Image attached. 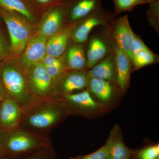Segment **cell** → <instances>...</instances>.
<instances>
[{
  "label": "cell",
  "mask_w": 159,
  "mask_h": 159,
  "mask_svg": "<svg viewBox=\"0 0 159 159\" xmlns=\"http://www.w3.org/2000/svg\"><path fill=\"white\" fill-rule=\"evenodd\" d=\"M68 115L56 100L37 99L22 110L20 126L35 133L48 135Z\"/></svg>",
  "instance_id": "cell-1"
},
{
  "label": "cell",
  "mask_w": 159,
  "mask_h": 159,
  "mask_svg": "<svg viewBox=\"0 0 159 159\" xmlns=\"http://www.w3.org/2000/svg\"><path fill=\"white\" fill-rule=\"evenodd\" d=\"M0 82L5 98L14 100L22 110L37 99L30 89L27 71L13 57L9 56L0 63Z\"/></svg>",
  "instance_id": "cell-2"
},
{
  "label": "cell",
  "mask_w": 159,
  "mask_h": 159,
  "mask_svg": "<svg viewBox=\"0 0 159 159\" xmlns=\"http://www.w3.org/2000/svg\"><path fill=\"white\" fill-rule=\"evenodd\" d=\"M0 136L5 157L16 159L53 146L48 135L39 134L20 126L10 129H0Z\"/></svg>",
  "instance_id": "cell-3"
},
{
  "label": "cell",
  "mask_w": 159,
  "mask_h": 159,
  "mask_svg": "<svg viewBox=\"0 0 159 159\" xmlns=\"http://www.w3.org/2000/svg\"><path fill=\"white\" fill-rule=\"evenodd\" d=\"M0 16L9 32L11 57L20 55L30 38L33 29L30 22L22 16L0 8Z\"/></svg>",
  "instance_id": "cell-4"
},
{
  "label": "cell",
  "mask_w": 159,
  "mask_h": 159,
  "mask_svg": "<svg viewBox=\"0 0 159 159\" xmlns=\"http://www.w3.org/2000/svg\"><path fill=\"white\" fill-rule=\"evenodd\" d=\"M27 73L30 89L35 98L55 100L53 80L47 73L42 63L40 61L33 65Z\"/></svg>",
  "instance_id": "cell-5"
},
{
  "label": "cell",
  "mask_w": 159,
  "mask_h": 159,
  "mask_svg": "<svg viewBox=\"0 0 159 159\" xmlns=\"http://www.w3.org/2000/svg\"><path fill=\"white\" fill-rule=\"evenodd\" d=\"M88 75L84 72L67 70L53 81L55 99L57 97L83 91L88 85Z\"/></svg>",
  "instance_id": "cell-6"
},
{
  "label": "cell",
  "mask_w": 159,
  "mask_h": 159,
  "mask_svg": "<svg viewBox=\"0 0 159 159\" xmlns=\"http://www.w3.org/2000/svg\"><path fill=\"white\" fill-rule=\"evenodd\" d=\"M55 100L66 110L69 115H81L99 107L88 90L57 97Z\"/></svg>",
  "instance_id": "cell-7"
},
{
  "label": "cell",
  "mask_w": 159,
  "mask_h": 159,
  "mask_svg": "<svg viewBox=\"0 0 159 159\" xmlns=\"http://www.w3.org/2000/svg\"><path fill=\"white\" fill-rule=\"evenodd\" d=\"M48 39L38 33L30 38L18 60L25 70L27 71L31 66L42 60L46 55Z\"/></svg>",
  "instance_id": "cell-8"
},
{
  "label": "cell",
  "mask_w": 159,
  "mask_h": 159,
  "mask_svg": "<svg viewBox=\"0 0 159 159\" xmlns=\"http://www.w3.org/2000/svg\"><path fill=\"white\" fill-rule=\"evenodd\" d=\"M22 110L14 100L4 98L0 102V129H10L20 126Z\"/></svg>",
  "instance_id": "cell-9"
},
{
  "label": "cell",
  "mask_w": 159,
  "mask_h": 159,
  "mask_svg": "<svg viewBox=\"0 0 159 159\" xmlns=\"http://www.w3.org/2000/svg\"><path fill=\"white\" fill-rule=\"evenodd\" d=\"M65 14L63 6L52 7L44 16L38 28V33L49 38L60 29Z\"/></svg>",
  "instance_id": "cell-10"
},
{
  "label": "cell",
  "mask_w": 159,
  "mask_h": 159,
  "mask_svg": "<svg viewBox=\"0 0 159 159\" xmlns=\"http://www.w3.org/2000/svg\"><path fill=\"white\" fill-rule=\"evenodd\" d=\"M114 33L119 47L132 60L131 48L135 34L132 30L128 16H124L115 21Z\"/></svg>",
  "instance_id": "cell-11"
},
{
  "label": "cell",
  "mask_w": 159,
  "mask_h": 159,
  "mask_svg": "<svg viewBox=\"0 0 159 159\" xmlns=\"http://www.w3.org/2000/svg\"><path fill=\"white\" fill-rule=\"evenodd\" d=\"M108 159H130L133 152L125 145L123 142L121 131L116 126L111 132L107 141Z\"/></svg>",
  "instance_id": "cell-12"
},
{
  "label": "cell",
  "mask_w": 159,
  "mask_h": 159,
  "mask_svg": "<svg viewBox=\"0 0 159 159\" xmlns=\"http://www.w3.org/2000/svg\"><path fill=\"white\" fill-rule=\"evenodd\" d=\"M107 13L99 8L89 16L75 29L73 34V38L78 43L85 42L88 38L89 34L94 27L103 23V18Z\"/></svg>",
  "instance_id": "cell-13"
},
{
  "label": "cell",
  "mask_w": 159,
  "mask_h": 159,
  "mask_svg": "<svg viewBox=\"0 0 159 159\" xmlns=\"http://www.w3.org/2000/svg\"><path fill=\"white\" fill-rule=\"evenodd\" d=\"M117 81L122 90L127 88L130 79V59L125 52L119 47L116 49Z\"/></svg>",
  "instance_id": "cell-14"
},
{
  "label": "cell",
  "mask_w": 159,
  "mask_h": 159,
  "mask_svg": "<svg viewBox=\"0 0 159 159\" xmlns=\"http://www.w3.org/2000/svg\"><path fill=\"white\" fill-rule=\"evenodd\" d=\"M70 30H60L48 39L46 46V54L58 57L63 54L67 47L70 39Z\"/></svg>",
  "instance_id": "cell-15"
},
{
  "label": "cell",
  "mask_w": 159,
  "mask_h": 159,
  "mask_svg": "<svg viewBox=\"0 0 159 159\" xmlns=\"http://www.w3.org/2000/svg\"><path fill=\"white\" fill-rule=\"evenodd\" d=\"M100 0H78L71 7L70 19L76 20L86 17L100 7Z\"/></svg>",
  "instance_id": "cell-16"
},
{
  "label": "cell",
  "mask_w": 159,
  "mask_h": 159,
  "mask_svg": "<svg viewBox=\"0 0 159 159\" xmlns=\"http://www.w3.org/2000/svg\"><path fill=\"white\" fill-rule=\"evenodd\" d=\"M88 86L91 92L102 102H108L112 98L113 89L107 80L96 77H89Z\"/></svg>",
  "instance_id": "cell-17"
},
{
  "label": "cell",
  "mask_w": 159,
  "mask_h": 159,
  "mask_svg": "<svg viewBox=\"0 0 159 159\" xmlns=\"http://www.w3.org/2000/svg\"><path fill=\"white\" fill-rule=\"evenodd\" d=\"M66 69L71 70L81 71L86 65L85 55L82 47L74 45L70 47L66 55Z\"/></svg>",
  "instance_id": "cell-18"
},
{
  "label": "cell",
  "mask_w": 159,
  "mask_h": 159,
  "mask_svg": "<svg viewBox=\"0 0 159 159\" xmlns=\"http://www.w3.org/2000/svg\"><path fill=\"white\" fill-rule=\"evenodd\" d=\"M0 8L17 13L31 23L35 20L31 9L23 0H0Z\"/></svg>",
  "instance_id": "cell-19"
},
{
  "label": "cell",
  "mask_w": 159,
  "mask_h": 159,
  "mask_svg": "<svg viewBox=\"0 0 159 159\" xmlns=\"http://www.w3.org/2000/svg\"><path fill=\"white\" fill-rule=\"evenodd\" d=\"M107 53V48L105 44L101 40L94 38L91 41L88 51V68L91 69L96 65L104 57Z\"/></svg>",
  "instance_id": "cell-20"
},
{
  "label": "cell",
  "mask_w": 159,
  "mask_h": 159,
  "mask_svg": "<svg viewBox=\"0 0 159 159\" xmlns=\"http://www.w3.org/2000/svg\"><path fill=\"white\" fill-rule=\"evenodd\" d=\"M88 73L89 77H96L104 80H112L115 75L112 59L107 57L102 62L96 65Z\"/></svg>",
  "instance_id": "cell-21"
},
{
  "label": "cell",
  "mask_w": 159,
  "mask_h": 159,
  "mask_svg": "<svg viewBox=\"0 0 159 159\" xmlns=\"http://www.w3.org/2000/svg\"><path fill=\"white\" fill-rule=\"evenodd\" d=\"M155 61L154 54L149 50L139 51L134 55L132 62L135 68L139 69L153 63Z\"/></svg>",
  "instance_id": "cell-22"
},
{
  "label": "cell",
  "mask_w": 159,
  "mask_h": 159,
  "mask_svg": "<svg viewBox=\"0 0 159 159\" xmlns=\"http://www.w3.org/2000/svg\"><path fill=\"white\" fill-rule=\"evenodd\" d=\"M56 157L57 153L52 146L16 159H56Z\"/></svg>",
  "instance_id": "cell-23"
},
{
  "label": "cell",
  "mask_w": 159,
  "mask_h": 159,
  "mask_svg": "<svg viewBox=\"0 0 159 159\" xmlns=\"http://www.w3.org/2000/svg\"><path fill=\"white\" fill-rule=\"evenodd\" d=\"M116 13L130 10L140 4L148 3L145 0H114Z\"/></svg>",
  "instance_id": "cell-24"
},
{
  "label": "cell",
  "mask_w": 159,
  "mask_h": 159,
  "mask_svg": "<svg viewBox=\"0 0 159 159\" xmlns=\"http://www.w3.org/2000/svg\"><path fill=\"white\" fill-rule=\"evenodd\" d=\"M159 157V145H150L143 148L138 153L139 159H156Z\"/></svg>",
  "instance_id": "cell-25"
},
{
  "label": "cell",
  "mask_w": 159,
  "mask_h": 159,
  "mask_svg": "<svg viewBox=\"0 0 159 159\" xmlns=\"http://www.w3.org/2000/svg\"><path fill=\"white\" fill-rule=\"evenodd\" d=\"M10 43L4 31L0 29V63L10 55Z\"/></svg>",
  "instance_id": "cell-26"
},
{
  "label": "cell",
  "mask_w": 159,
  "mask_h": 159,
  "mask_svg": "<svg viewBox=\"0 0 159 159\" xmlns=\"http://www.w3.org/2000/svg\"><path fill=\"white\" fill-rule=\"evenodd\" d=\"M70 159H108L107 147L105 144L93 153L86 155L71 157Z\"/></svg>",
  "instance_id": "cell-27"
},
{
  "label": "cell",
  "mask_w": 159,
  "mask_h": 159,
  "mask_svg": "<svg viewBox=\"0 0 159 159\" xmlns=\"http://www.w3.org/2000/svg\"><path fill=\"white\" fill-rule=\"evenodd\" d=\"M148 49V48L146 47L144 43L142 41V40L139 39V37H137L136 35H135L134 38L131 48V54L132 56V59L134 55L138 52Z\"/></svg>",
  "instance_id": "cell-28"
},
{
  "label": "cell",
  "mask_w": 159,
  "mask_h": 159,
  "mask_svg": "<svg viewBox=\"0 0 159 159\" xmlns=\"http://www.w3.org/2000/svg\"><path fill=\"white\" fill-rule=\"evenodd\" d=\"M44 66H49L60 64L63 63L58 57H53L46 54L41 61Z\"/></svg>",
  "instance_id": "cell-29"
},
{
  "label": "cell",
  "mask_w": 159,
  "mask_h": 159,
  "mask_svg": "<svg viewBox=\"0 0 159 159\" xmlns=\"http://www.w3.org/2000/svg\"><path fill=\"white\" fill-rule=\"evenodd\" d=\"M6 157H5V152H4V148L2 143V139L0 136V158Z\"/></svg>",
  "instance_id": "cell-30"
},
{
  "label": "cell",
  "mask_w": 159,
  "mask_h": 159,
  "mask_svg": "<svg viewBox=\"0 0 159 159\" xmlns=\"http://www.w3.org/2000/svg\"><path fill=\"white\" fill-rule=\"evenodd\" d=\"M5 98V93L1 82H0V101Z\"/></svg>",
  "instance_id": "cell-31"
},
{
  "label": "cell",
  "mask_w": 159,
  "mask_h": 159,
  "mask_svg": "<svg viewBox=\"0 0 159 159\" xmlns=\"http://www.w3.org/2000/svg\"><path fill=\"white\" fill-rule=\"evenodd\" d=\"M34 1L40 4H46V3L50 2L53 0H34Z\"/></svg>",
  "instance_id": "cell-32"
},
{
  "label": "cell",
  "mask_w": 159,
  "mask_h": 159,
  "mask_svg": "<svg viewBox=\"0 0 159 159\" xmlns=\"http://www.w3.org/2000/svg\"><path fill=\"white\" fill-rule=\"evenodd\" d=\"M146 1L148 2V3H151L156 2V1H158V0H146Z\"/></svg>",
  "instance_id": "cell-33"
},
{
  "label": "cell",
  "mask_w": 159,
  "mask_h": 159,
  "mask_svg": "<svg viewBox=\"0 0 159 159\" xmlns=\"http://www.w3.org/2000/svg\"><path fill=\"white\" fill-rule=\"evenodd\" d=\"M0 159H9L6 157H1Z\"/></svg>",
  "instance_id": "cell-34"
},
{
  "label": "cell",
  "mask_w": 159,
  "mask_h": 159,
  "mask_svg": "<svg viewBox=\"0 0 159 159\" xmlns=\"http://www.w3.org/2000/svg\"><path fill=\"white\" fill-rule=\"evenodd\" d=\"M133 159H138V158L137 157H136L134 158Z\"/></svg>",
  "instance_id": "cell-35"
},
{
  "label": "cell",
  "mask_w": 159,
  "mask_h": 159,
  "mask_svg": "<svg viewBox=\"0 0 159 159\" xmlns=\"http://www.w3.org/2000/svg\"><path fill=\"white\" fill-rule=\"evenodd\" d=\"M1 19H2V18H1V16H0V22H1Z\"/></svg>",
  "instance_id": "cell-36"
},
{
  "label": "cell",
  "mask_w": 159,
  "mask_h": 159,
  "mask_svg": "<svg viewBox=\"0 0 159 159\" xmlns=\"http://www.w3.org/2000/svg\"><path fill=\"white\" fill-rule=\"evenodd\" d=\"M156 159H159V157H158V158H157Z\"/></svg>",
  "instance_id": "cell-37"
},
{
  "label": "cell",
  "mask_w": 159,
  "mask_h": 159,
  "mask_svg": "<svg viewBox=\"0 0 159 159\" xmlns=\"http://www.w3.org/2000/svg\"><path fill=\"white\" fill-rule=\"evenodd\" d=\"M145 1H146V0H145Z\"/></svg>",
  "instance_id": "cell-38"
},
{
  "label": "cell",
  "mask_w": 159,
  "mask_h": 159,
  "mask_svg": "<svg viewBox=\"0 0 159 159\" xmlns=\"http://www.w3.org/2000/svg\"><path fill=\"white\" fill-rule=\"evenodd\" d=\"M1 101H0V102H1Z\"/></svg>",
  "instance_id": "cell-39"
}]
</instances>
